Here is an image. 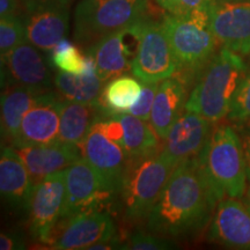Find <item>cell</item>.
<instances>
[{
	"mask_svg": "<svg viewBox=\"0 0 250 250\" xmlns=\"http://www.w3.org/2000/svg\"><path fill=\"white\" fill-rule=\"evenodd\" d=\"M219 198L198 158L175 168L147 218L151 233L182 239L198 232L211 218Z\"/></svg>",
	"mask_w": 250,
	"mask_h": 250,
	"instance_id": "cell-1",
	"label": "cell"
},
{
	"mask_svg": "<svg viewBox=\"0 0 250 250\" xmlns=\"http://www.w3.org/2000/svg\"><path fill=\"white\" fill-rule=\"evenodd\" d=\"M248 70L243 56L221 46L199 72L186 110L213 123L228 116L234 95Z\"/></svg>",
	"mask_w": 250,
	"mask_h": 250,
	"instance_id": "cell-2",
	"label": "cell"
},
{
	"mask_svg": "<svg viewBox=\"0 0 250 250\" xmlns=\"http://www.w3.org/2000/svg\"><path fill=\"white\" fill-rule=\"evenodd\" d=\"M198 161L219 201L242 198L247 190V167L241 136L230 125L211 131Z\"/></svg>",
	"mask_w": 250,
	"mask_h": 250,
	"instance_id": "cell-3",
	"label": "cell"
},
{
	"mask_svg": "<svg viewBox=\"0 0 250 250\" xmlns=\"http://www.w3.org/2000/svg\"><path fill=\"white\" fill-rule=\"evenodd\" d=\"M210 6L188 15L169 13L161 22L179 62L176 74L182 73L179 78L186 83L190 78L197 79L199 72L217 52L219 43L210 27Z\"/></svg>",
	"mask_w": 250,
	"mask_h": 250,
	"instance_id": "cell-4",
	"label": "cell"
},
{
	"mask_svg": "<svg viewBox=\"0 0 250 250\" xmlns=\"http://www.w3.org/2000/svg\"><path fill=\"white\" fill-rule=\"evenodd\" d=\"M147 7L148 0H80L74 12V41L88 49L145 19Z\"/></svg>",
	"mask_w": 250,
	"mask_h": 250,
	"instance_id": "cell-5",
	"label": "cell"
},
{
	"mask_svg": "<svg viewBox=\"0 0 250 250\" xmlns=\"http://www.w3.org/2000/svg\"><path fill=\"white\" fill-rule=\"evenodd\" d=\"M175 168L160 152L137 160H129L120 192L125 218L147 220Z\"/></svg>",
	"mask_w": 250,
	"mask_h": 250,
	"instance_id": "cell-6",
	"label": "cell"
},
{
	"mask_svg": "<svg viewBox=\"0 0 250 250\" xmlns=\"http://www.w3.org/2000/svg\"><path fill=\"white\" fill-rule=\"evenodd\" d=\"M134 33L137 44L131 64L133 76L143 83H161L174 77L179 70V62L162 23L145 18L134 24Z\"/></svg>",
	"mask_w": 250,
	"mask_h": 250,
	"instance_id": "cell-7",
	"label": "cell"
},
{
	"mask_svg": "<svg viewBox=\"0 0 250 250\" xmlns=\"http://www.w3.org/2000/svg\"><path fill=\"white\" fill-rule=\"evenodd\" d=\"M20 15L26 28L27 40L49 55L66 39L70 9L73 0H20Z\"/></svg>",
	"mask_w": 250,
	"mask_h": 250,
	"instance_id": "cell-8",
	"label": "cell"
},
{
	"mask_svg": "<svg viewBox=\"0 0 250 250\" xmlns=\"http://www.w3.org/2000/svg\"><path fill=\"white\" fill-rule=\"evenodd\" d=\"M43 54L28 40L12 50L1 58V87L13 83L40 94L51 92L54 66Z\"/></svg>",
	"mask_w": 250,
	"mask_h": 250,
	"instance_id": "cell-9",
	"label": "cell"
},
{
	"mask_svg": "<svg viewBox=\"0 0 250 250\" xmlns=\"http://www.w3.org/2000/svg\"><path fill=\"white\" fill-rule=\"evenodd\" d=\"M64 177L65 201L61 219L96 210L112 197L102 177L83 156L64 169Z\"/></svg>",
	"mask_w": 250,
	"mask_h": 250,
	"instance_id": "cell-10",
	"label": "cell"
},
{
	"mask_svg": "<svg viewBox=\"0 0 250 250\" xmlns=\"http://www.w3.org/2000/svg\"><path fill=\"white\" fill-rule=\"evenodd\" d=\"M65 201L64 170L46 176L34 184L29 204V227L31 235L49 245L56 225L62 217Z\"/></svg>",
	"mask_w": 250,
	"mask_h": 250,
	"instance_id": "cell-11",
	"label": "cell"
},
{
	"mask_svg": "<svg viewBox=\"0 0 250 250\" xmlns=\"http://www.w3.org/2000/svg\"><path fill=\"white\" fill-rule=\"evenodd\" d=\"M80 149L83 158L102 177L109 192L112 196L118 195L123 186L129 158L122 146L102 130L99 121L81 143Z\"/></svg>",
	"mask_w": 250,
	"mask_h": 250,
	"instance_id": "cell-12",
	"label": "cell"
},
{
	"mask_svg": "<svg viewBox=\"0 0 250 250\" xmlns=\"http://www.w3.org/2000/svg\"><path fill=\"white\" fill-rule=\"evenodd\" d=\"M210 27L218 43L241 56L250 55V0L210 6Z\"/></svg>",
	"mask_w": 250,
	"mask_h": 250,
	"instance_id": "cell-13",
	"label": "cell"
},
{
	"mask_svg": "<svg viewBox=\"0 0 250 250\" xmlns=\"http://www.w3.org/2000/svg\"><path fill=\"white\" fill-rule=\"evenodd\" d=\"M64 220V227L52 237L50 248L58 250L89 249L98 242L116 239V225L107 212L90 210Z\"/></svg>",
	"mask_w": 250,
	"mask_h": 250,
	"instance_id": "cell-14",
	"label": "cell"
},
{
	"mask_svg": "<svg viewBox=\"0 0 250 250\" xmlns=\"http://www.w3.org/2000/svg\"><path fill=\"white\" fill-rule=\"evenodd\" d=\"M62 101L61 96L52 90L40 95L35 104L24 115L18 136L11 145L18 148L57 143Z\"/></svg>",
	"mask_w": 250,
	"mask_h": 250,
	"instance_id": "cell-15",
	"label": "cell"
},
{
	"mask_svg": "<svg viewBox=\"0 0 250 250\" xmlns=\"http://www.w3.org/2000/svg\"><path fill=\"white\" fill-rule=\"evenodd\" d=\"M212 123L202 115L186 110L171 126L160 153L174 168L198 158L211 134Z\"/></svg>",
	"mask_w": 250,
	"mask_h": 250,
	"instance_id": "cell-16",
	"label": "cell"
},
{
	"mask_svg": "<svg viewBox=\"0 0 250 250\" xmlns=\"http://www.w3.org/2000/svg\"><path fill=\"white\" fill-rule=\"evenodd\" d=\"M208 236L228 248L250 249V212L245 203L232 197L219 201Z\"/></svg>",
	"mask_w": 250,
	"mask_h": 250,
	"instance_id": "cell-17",
	"label": "cell"
},
{
	"mask_svg": "<svg viewBox=\"0 0 250 250\" xmlns=\"http://www.w3.org/2000/svg\"><path fill=\"white\" fill-rule=\"evenodd\" d=\"M34 182L26 165L13 146H2L0 156V192L15 211L29 210Z\"/></svg>",
	"mask_w": 250,
	"mask_h": 250,
	"instance_id": "cell-18",
	"label": "cell"
},
{
	"mask_svg": "<svg viewBox=\"0 0 250 250\" xmlns=\"http://www.w3.org/2000/svg\"><path fill=\"white\" fill-rule=\"evenodd\" d=\"M29 171L34 184L62 171L83 158L80 146L61 142L15 148Z\"/></svg>",
	"mask_w": 250,
	"mask_h": 250,
	"instance_id": "cell-19",
	"label": "cell"
},
{
	"mask_svg": "<svg viewBox=\"0 0 250 250\" xmlns=\"http://www.w3.org/2000/svg\"><path fill=\"white\" fill-rule=\"evenodd\" d=\"M188 98L187 83L179 77H170L159 83L149 121L160 140L167 138L171 126L182 116Z\"/></svg>",
	"mask_w": 250,
	"mask_h": 250,
	"instance_id": "cell-20",
	"label": "cell"
},
{
	"mask_svg": "<svg viewBox=\"0 0 250 250\" xmlns=\"http://www.w3.org/2000/svg\"><path fill=\"white\" fill-rule=\"evenodd\" d=\"M131 27L104 36L86 49L87 54L92 56L95 62L96 70L103 81L114 79L131 70L133 56L126 43Z\"/></svg>",
	"mask_w": 250,
	"mask_h": 250,
	"instance_id": "cell-21",
	"label": "cell"
},
{
	"mask_svg": "<svg viewBox=\"0 0 250 250\" xmlns=\"http://www.w3.org/2000/svg\"><path fill=\"white\" fill-rule=\"evenodd\" d=\"M101 115L100 100L98 102L83 103L62 99L58 142L80 146Z\"/></svg>",
	"mask_w": 250,
	"mask_h": 250,
	"instance_id": "cell-22",
	"label": "cell"
},
{
	"mask_svg": "<svg viewBox=\"0 0 250 250\" xmlns=\"http://www.w3.org/2000/svg\"><path fill=\"white\" fill-rule=\"evenodd\" d=\"M122 127L121 146L129 160H137L159 153V137L152 125L127 112H112Z\"/></svg>",
	"mask_w": 250,
	"mask_h": 250,
	"instance_id": "cell-23",
	"label": "cell"
},
{
	"mask_svg": "<svg viewBox=\"0 0 250 250\" xmlns=\"http://www.w3.org/2000/svg\"><path fill=\"white\" fill-rule=\"evenodd\" d=\"M87 56L88 64L83 74H72L62 71L55 74L56 89L65 100L83 103L98 102L100 100L105 81L99 76L92 56L88 54Z\"/></svg>",
	"mask_w": 250,
	"mask_h": 250,
	"instance_id": "cell-24",
	"label": "cell"
},
{
	"mask_svg": "<svg viewBox=\"0 0 250 250\" xmlns=\"http://www.w3.org/2000/svg\"><path fill=\"white\" fill-rule=\"evenodd\" d=\"M42 94L19 85L2 86L1 92V136L11 143L18 136L24 115L35 104Z\"/></svg>",
	"mask_w": 250,
	"mask_h": 250,
	"instance_id": "cell-25",
	"label": "cell"
},
{
	"mask_svg": "<svg viewBox=\"0 0 250 250\" xmlns=\"http://www.w3.org/2000/svg\"><path fill=\"white\" fill-rule=\"evenodd\" d=\"M143 92V86L136 77L118 76L107 81L100 96L103 114L127 112Z\"/></svg>",
	"mask_w": 250,
	"mask_h": 250,
	"instance_id": "cell-26",
	"label": "cell"
},
{
	"mask_svg": "<svg viewBox=\"0 0 250 250\" xmlns=\"http://www.w3.org/2000/svg\"><path fill=\"white\" fill-rule=\"evenodd\" d=\"M48 56L52 66L72 74H83L88 64V56L83 55V52L66 39L62 40Z\"/></svg>",
	"mask_w": 250,
	"mask_h": 250,
	"instance_id": "cell-27",
	"label": "cell"
},
{
	"mask_svg": "<svg viewBox=\"0 0 250 250\" xmlns=\"http://www.w3.org/2000/svg\"><path fill=\"white\" fill-rule=\"evenodd\" d=\"M27 41L26 28L20 15L0 19V56L4 58L12 50Z\"/></svg>",
	"mask_w": 250,
	"mask_h": 250,
	"instance_id": "cell-28",
	"label": "cell"
},
{
	"mask_svg": "<svg viewBox=\"0 0 250 250\" xmlns=\"http://www.w3.org/2000/svg\"><path fill=\"white\" fill-rule=\"evenodd\" d=\"M228 118L235 123L250 120V68L234 95Z\"/></svg>",
	"mask_w": 250,
	"mask_h": 250,
	"instance_id": "cell-29",
	"label": "cell"
},
{
	"mask_svg": "<svg viewBox=\"0 0 250 250\" xmlns=\"http://www.w3.org/2000/svg\"><path fill=\"white\" fill-rule=\"evenodd\" d=\"M174 248H176V245L170 237L145 232L134 233L129 241L122 247V249L131 250H167Z\"/></svg>",
	"mask_w": 250,
	"mask_h": 250,
	"instance_id": "cell-30",
	"label": "cell"
},
{
	"mask_svg": "<svg viewBox=\"0 0 250 250\" xmlns=\"http://www.w3.org/2000/svg\"><path fill=\"white\" fill-rule=\"evenodd\" d=\"M159 83H145V86H143V92L140 94L139 99L127 110V114L142 118L144 121L151 120L153 103H154L156 92H158Z\"/></svg>",
	"mask_w": 250,
	"mask_h": 250,
	"instance_id": "cell-31",
	"label": "cell"
},
{
	"mask_svg": "<svg viewBox=\"0 0 250 250\" xmlns=\"http://www.w3.org/2000/svg\"><path fill=\"white\" fill-rule=\"evenodd\" d=\"M213 0H175L173 12L174 15H188L196 9L208 7Z\"/></svg>",
	"mask_w": 250,
	"mask_h": 250,
	"instance_id": "cell-32",
	"label": "cell"
},
{
	"mask_svg": "<svg viewBox=\"0 0 250 250\" xmlns=\"http://www.w3.org/2000/svg\"><path fill=\"white\" fill-rule=\"evenodd\" d=\"M24 248H26V243L22 241L21 236L17 234L1 233L0 235V249L1 250H17Z\"/></svg>",
	"mask_w": 250,
	"mask_h": 250,
	"instance_id": "cell-33",
	"label": "cell"
},
{
	"mask_svg": "<svg viewBox=\"0 0 250 250\" xmlns=\"http://www.w3.org/2000/svg\"><path fill=\"white\" fill-rule=\"evenodd\" d=\"M20 7V0H0V18L19 15Z\"/></svg>",
	"mask_w": 250,
	"mask_h": 250,
	"instance_id": "cell-34",
	"label": "cell"
},
{
	"mask_svg": "<svg viewBox=\"0 0 250 250\" xmlns=\"http://www.w3.org/2000/svg\"><path fill=\"white\" fill-rule=\"evenodd\" d=\"M241 139H242L243 152H245V158H246L247 177H248V181L250 183V134L246 132H241Z\"/></svg>",
	"mask_w": 250,
	"mask_h": 250,
	"instance_id": "cell-35",
	"label": "cell"
},
{
	"mask_svg": "<svg viewBox=\"0 0 250 250\" xmlns=\"http://www.w3.org/2000/svg\"><path fill=\"white\" fill-rule=\"evenodd\" d=\"M156 2H158L162 8H165L168 13H171V12H173L175 0H156Z\"/></svg>",
	"mask_w": 250,
	"mask_h": 250,
	"instance_id": "cell-36",
	"label": "cell"
},
{
	"mask_svg": "<svg viewBox=\"0 0 250 250\" xmlns=\"http://www.w3.org/2000/svg\"><path fill=\"white\" fill-rule=\"evenodd\" d=\"M243 198H245V201H243V203H245L246 208H248V211L250 212V184H249V187L247 188L245 195H243Z\"/></svg>",
	"mask_w": 250,
	"mask_h": 250,
	"instance_id": "cell-37",
	"label": "cell"
},
{
	"mask_svg": "<svg viewBox=\"0 0 250 250\" xmlns=\"http://www.w3.org/2000/svg\"><path fill=\"white\" fill-rule=\"evenodd\" d=\"M237 124L241 125L242 132H246V133H249L250 134V120L245 121V122H241V123H237Z\"/></svg>",
	"mask_w": 250,
	"mask_h": 250,
	"instance_id": "cell-38",
	"label": "cell"
},
{
	"mask_svg": "<svg viewBox=\"0 0 250 250\" xmlns=\"http://www.w3.org/2000/svg\"><path fill=\"white\" fill-rule=\"evenodd\" d=\"M218 1H241V0H218Z\"/></svg>",
	"mask_w": 250,
	"mask_h": 250,
	"instance_id": "cell-39",
	"label": "cell"
}]
</instances>
